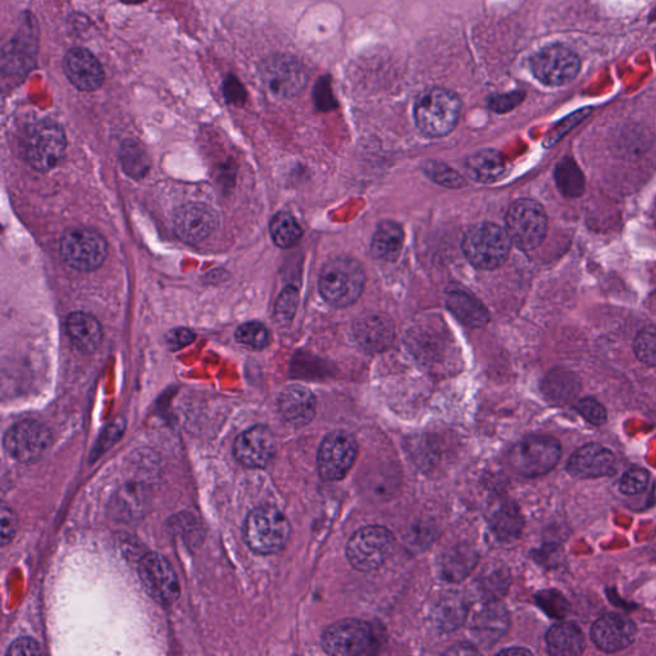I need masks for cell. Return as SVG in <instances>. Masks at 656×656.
<instances>
[{"mask_svg":"<svg viewBox=\"0 0 656 656\" xmlns=\"http://www.w3.org/2000/svg\"><path fill=\"white\" fill-rule=\"evenodd\" d=\"M462 101L445 88H431L416 99L415 118L419 132L428 138L449 135L459 122Z\"/></svg>","mask_w":656,"mask_h":656,"instance_id":"obj_1","label":"cell"},{"mask_svg":"<svg viewBox=\"0 0 656 656\" xmlns=\"http://www.w3.org/2000/svg\"><path fill=\"white\" fill-rule=\"evenodd\" d=\"M366 275L357 260L336 257L328 260L319 276V291L328 304L336 308L351 306L365 289Z\"/></svg>","mask_w":656,"mask_h":656,"instance_id":"obj_2","label":"cell"},{"mask_svg":"<svg viewBox=\"0 0 656 656\" xmlns=\"http://www.w3.org/2000/svg\"><path fill=\"white\" fill-rule=\"evenodd\" d=\"M290 534L288 518L275 506L254 509L245 521V543L257 554H278L288 543Z\"/></svg>","mask_w":656,"mask_h":656,"instance_id":"obj_3","label":"cell"},{"mask_svg":"<svg viewBox=\"0 0 656 656\" xmlns=\"http://www.w3.org/2000/svg\"><path fill=\"white\" fill-rule=\"evenodd\" d=\"M463 251L469 262L480 269H496L511 253L512 240L506 230L495 223L482 222L465 232Z\"/></svg>","mask_w":656,"mask_h":656,"instance_id":"obj_4","label":"cell"},{"mask_svg":"<svg viewBox=\"0 0 656 656\" xmlns=\"http://www.w3.org/2000/svg\"><path fill=\"white\" fill-rule=\"evenodd\" d=\"M562 458V446L554 437L531 435L522 438L509 452L513 472L524 477H539L549 474Z\"/></svg>","mask_w":656,"mask_h":656,"instance_id":"obj_5","label":"cell"},{"mask_svg":"<svg viewBox=\"0 0 656 656\" xmlns=\"http://www.w3.org/2000/svg\"><path fill=\"white\" fill-rule=\"evenodd\" d=\"M67 138L64 130L51 120L31 126L24 140V153L36 171L53 170L66 154Z\"/></svg>","mask_w":656,"mask_h":656,"instance_id":"obj_6","label":"cell"},{"mask_svg":"<svg viewBox=\"0 0 656 656\" xmlns=\"http://www.w3.org/2000/svg\"><path fill=\"white\" fill-rule=\"evenodd\" d=\"M59 251L71 269L93 272L107 259L108 244L95 230L74 227L62 235Z\"/></svg>","mask_w":656,"mask_h":656,"instance_id":"obj_7","label":"cell"},{"mask_svg":"<svg viewBox=\"0 0 656 656\" xmlns=\"http://www.w3.org/2000/svg\"><path fill=\"white\" fill-rule=\"evenodd\" d=\"M258 73L270 94L282 99L299 95L309 79L307 68L299 59L281 53L264 58L258 66Z\"/></svg>","mask_w":656,"mask_h":656,"instance_id":"obj_8","label":"cell"},{"mask_svg":"<svg viewBox=\"0 0 656 656\" xmlns=\"http://www.w3.org/2000/svg\"><path fill=\"white\" fill-rule=\"evenodd\" d=\"M395 547L394 534L382 525H367L351 537L347 547L350 564L359 572H372L387 562Z\"/></svg>","mask_w":656,"mask_h":656,"instance_id":"obj_9","label":"cell"},{"mask_svg":"<svg viewBox=\"0 0 656 656\" xmlns=\"http://www.w3.org/2000/svg\"><path fill=\"white\" fill-rule=\"evenodd\" d=\"M506 232L513 244L522 250L540 247L547 232V216L543 205L531 199H521L509 208Z\"/></svg>","mask_w":656,"mask_h":656,"instance_id":"obj_10","label":"cell"},{"mask_svg":"<svg viewBox=\"0 0 656 656\" xmlns=\"http://www.w3.org/2000/svg\"><path fill=\"white\" fill-rule=\"evenodd\" d=\"M530 66L534 76L543 85L562 86L576 79L581 61L567 46L550 45L531 58Z\"/></svg>","mask_w":656,"mask_h":656,"instance_id":"obj_11","label":"cell"},{"mask_svg":"<svg viewBox=\"0 0 656 656\" xmlns=\"http://www.w3.org/2000/svg\"><path fill=\"white\" fill-rule=\"evenodd\" d=\"M357 445L356 438L345 431H334L322 441L318 450L319 475L322 480H343L356 462Z\"/></svg>","mask_w":656,"mask_h":656,"instance_id":"obj_12","label":"cell"},{"mask_svg":"<svg viewBox=\"0 0 656 656\" xmlns=\"http://www.w3.org/2000/svg\"><path fill=\"white\" fill-rule=\"evenodd\" d=\"M373 631L366 622L343 620L331 624L322 636V648L328 655H363L372 648Z\"/></svg>","mask_w":656,"mask_h":656,"instance_id":"obj_13","label":"cell"},{"mask_svg":"<svg viewBox=\"0 0 656 656\" xmlns=\"http://www.w3.org/2000/svg\"><path fill=\"white\" fill-rule=\"evenodd\" d=\"M52 444L51 431L43 423L26 419L5 435V449L15 462H35Z\"/></svg>","mask_w":656,"mask_h":656,"instance_id":"obj_14","label":"cell"},{"mask_svg":"<svg viewBox=\"0 0 656 656\" xmlns=\"http://www.w3.org/2000/svg\"><path fill=\"white\" fill-rule=\"evenodd\" d=\"M139 576L146 592L160 604L171 605L179 599V578L164 556L157 553L142 556L139 564Z\"/></svg>","mask_w":656,"mask_h":656,"instance_id":"obj_15","label":"cell"},{"mask_svg":"<svg viewBox=\"0 0 656 656\" xmlns=\"http://www.w3.org/2000/svg\"><path fill=\"white\" fill-rule=\"evenodd\" d=\"M37 53V27L33 17L24 21L14 39L3 48V74L23 79L34 68Z\"/></svg>","mask_w":656,"mask_h":656,"instance_id":"obj_16","label":"cell"},{"mask_svg":"<svg viewBox=\"0 0 656 656\" xmlns=\"http://www.w3.org/2000/svg\"><path fill=\"white\" fill-rule=\"evenodd\" d=\"M219 225V214L204 203L183 204L173 216L177 236L189 244L207 240L217 231Z\"/></svg>","mask_w":656,"mask_h":656,"instance_id":"obj_17","label":"cell"},{"mask_svg":"<svg viewBox=\"0 0 656 656\" xmlns=\"http://www.w3.org/2000/svg\"><path fill=\"white\" fill-rule=\"evenodd\" d=\"M62 66L71 85L80 92H96L104 83L105 73L101 62L88 49L81 46L68 49Z\"/></svg>","mask_w":656,"mask_h":656,"instance_id":"obj_18","label":"cell"},{"mask_svg":"<svg viewBox=\"0 0 656 656\" xmlns=\"http://www.w3.org/2000/svg\"><path fill=\"white\" fill-rule=\"evenodd\" d=\"M236 459L249 468H264L276 454V440L272 431L256 426L242 432L234 445Z\"/></svg>","mask_w":656,"mask_h":656,"instance_id":"obj_19","label":"cell"},{"mask_svg":"<svg viewBox=\"0 0 656 656\" xmlns=\"http://www.w3.org/2000/svg\"><path fill=\"white\" fill-rule=\"evenodd\" d=\"M637 627L630 618L621 614H606L591 628V640L602 651L618 652L632 645Z\"/></svg>","mask_w":656,"mask_h":656,"instance_id":"obj_20","label":"cell"},{"mask_svg":"<svg viewBox=\"0 0 656 656\" xmlns=\"http://www.w3.org/2000/svg\"><path fill=\"white\" fill-rule=\"evenodd\" d=\"M615 456L599 444H589L578 449L569 459L567 469L578 480L604 477L614 469Z\"/></svg>","mask_w":656,"mask_h":656,"instance_id":"obj_21","label":"cell"},{"mask_svg":"<svg viewBox=\"0 0 656 656\" xmlns=\"http://www.w3.org/2000/svg\"><path fill=\"white\" fill-rule=\"evenodd\" d=\"M354 335L363 349L378 353L387 350L393 343L395 328L385 314L371 313L354 323Z\"/></svg>","mask_w":656,"mask_h":656,"instance_id":"obj_22","label":"cell"},{"mask_svg":"<svg viewBox=\"0 0 656 656\" xmlns=\"http://www.w3.org/2000/svg\"><path fill=\"white\" fill-rule=\"evenodd\" d=\"M279 408L286 422L303 427L316 416V399L307 387L291 385L279 395Z\"/></svg>","mask_w":656,"mask_h":656,"instance_id":"obj_23","label":"cell"},{"mask_svg":"<svg viewBox=\"0 0 656 656\" xmlns=\"http://www.w3.org/2000/svg\"><path fill=\"white\" fill-rule=\"evenodd\" d=\"M66 331L74 347L83 353H93L102 343L101 323L92 314L71 313L66 321Z\"/></svg>","mask_w":656,"mask_h":656,"instance_id":"obj_24","label":"cell"},{"mask_svg":"<svg viewBox=\"0 0 656 656\" xmlns=\"http://www.w3.org/2000/svg\"><path fill=\"white\" fill-rule=\"evenodd\" d=\"M446 307L450 312L468 328H477L486 325L490 317L486 308L471 292L455 288L447 291Z\"/></svg>","mask_w":656,"mask_h":656,"instance_id":"obj_25","label":"cell"},{"mask_svg":"<svg viewBox=\"0 0 656 656\" xmlns=\"http://www.w3.org/2000/svg\"><path fill=\"white\" fill-rule=\"evenodd\" d=\"M547 651L554 656H580L583 654L586 641L581 628L574 623H558L546 634Z\"/></svg>","mask_w":656,"mask_h":656,"instance_id":"obj_26","label":"cell"},{"mask_svg":"<svg viewBox=\"0 0 656 656\" xmlns=\"http://www.w3.org/2000/svg\"><path fill=\"white\" fill-rule=\"evenodd\" d=\"M404 245V231L400 225L393 220L379 223L373 235L371 250L377 259L395 262L399 258Z\"/></svg>","mask_w":656,"mask_h":656,"instance_id":"obj_27","label":"cell"},{"mask_svg":"<svg viewBox=\"0 0 656 656\" xmlns=\"http://www.w3.org/2000/svg\"><path fill=\"white\" fill-rule=\"evenodd\" d=\"M465 167L468 175L482 183L496 181L505 172V163L502 154L493 149H485L472 155L468 158Z\"/></svg>","mask_w":656,"mask_h":656,"instance_id":"obj_28","label":"cell"},{"mask_svg":"<svg viewBox=\"0 0 656 656\" xmlns=\"http://www.w3.org/2000/svg\"><path fill=\"white\" fill-rule=\"evenodd\" d=\"M490 525L497 539L513 541L518 539L524 530V521L514 503L504 502L491 513Z\"/></svg>","mask_w":656,"mask_h":656,"instance_id":"obj_29","label":"cell"},{"mask_svg":"<svg viewBox=\"0 0 656 656\" xmlns=\"http://www.w3.org/2000/svg\"><path fill=\"white\" fill-rule=\"evenodd\" d=\"M509 628V614L503 605H487L475 622V630L485 642H495Z\"/></svg>","mask_w":656,"mask_h":656,"instance_id":"obj_30","label":"cell"},{"mask_svg":"<svg viewBox=\"0 0 656 656\" xmlns=\"http://www.w3.org/2000/svg\"><path fill=\"white\" fill-rule=\"evenodd\" d=\"M468 612L465 600L459 593H447L436 605L435 620L443 631H454L462 626Z\"/></svg>","mask_w":656,"mask_h":656,"instance_id":"obj_31","label":"cell"},{"mask_svg":"<svg viewBox=\"0 0 656 656\" xmlns=\"http://www.w3.org/2000/svg\"><path fill=\"white\" fill-rule=\"evenodd\" d=\"M270 238L279 248L289 249L297 245L303 236V230L298 220L288 211H279L270 220Z\"/></svg>","mask_w":656,"mask_h":656,"instance_id":"obj_32","label":"cell"},{"mask_svg":"<svg viewBox=\"0 0 656 656\" xmlns=\"http://www.w3.org/2000/svg\"><path fill=\"white\" fill-rule=\"evenodd\" d=\"M555 182L559 191L567 198H578L584 191V177L576 162L565 158L556 166Z\"/></svg>","mask_w":656,"mask_h":656,"instance_id":"obj_33","label":"cell"},{"mask_svg":"<svg viewBox=\"0 0 656 656\" xmlns=\"http://www.w3.org/2000/svg\"><path fill=\"white\" fill-rule=\"evenodd\" d=\"M477 563V555L468 546L454 547L447 553L443 564V573L446 580L460 581L468 576Z\"/></svg>","mask_w":656,"mask_h":656,"instance_id":"obj_34","label":"cell"},{"mask_svg":"<svg viewBox=\"0 0 656 656\" xmlns=\"http://www.w3.org/2000/svg\"><path fill=\"white\" fill-rule=\"evenodd\" d=\"M545 393L550 399L558 403H568L580 393V381L573 373L553 372L547 376Z\"/></svg>","mask_w":656,"mask_h":656,"instance_id":"obj_35","label":"cell"},{"mask_svg":"<svg viewBox=\"0 0 656 656\" xmlns=\"http://www.w3.org/2000/svg\"><path fill=\"white\" fill-rule=\"evenodd\" d=\"M121 163L127 175L142 179L149 170V161L144 149L138 142L129 140L121 149Z\"/></svg>","mask_w":656,"mask_h":656,"instance_id":"obj_36","label":"cell"},{"mask_svg":"<svg viewBox=\"0 0 656 656\" xmlns=\"http://www.w3.org/2000/svg\"><path fill=\"white\" fill-rule=\"evenodd\" d=\"M236 341L251 349H264L269 344V332L260 322H248L236 329Z\"/></svg>","mask_w":656,"mask_h":656,"instance_id":"obj_37","label":"cell"},{"mask_svg":"<svg viewBox=\"0 0 656 656\" xmlns=\"http://www.w3.org/2000/svg\"><path fill=\"white\" fill-rule=\"evenodd\" d=\"M299 306V292L292 286H288L279 294L275 306V319L279 325L286 326L291 323Z\"/></svg>","mask_w":656,"mask_h":656,"instance_id":"obj_38","label":"cell"},{"mask_svg":"<svg viewBox=\"0 0 656 656\" xmlns=\"http://www.w3.org/2000/svg\"><path fill=\"white\" fill-rule=\"evenodd\" d=\"M633 348L642 363L656 366V326L642 329L634 340Z\"/></svg>","mask_w":656,"mask_h":656,"instance_id":"obj_39","label":"cell"},{"mask_svg":"<svg viewBox=\"0 0 656 656\" xmlns=\"http://www.w3.org/2000/svg\"><path fill=\"white\" fill-rule=\"evenodd\" d=\"M426 173L432 179V181L445 186V188L458 189L465 185V179L458 172L443 163L431 162L426 166Z\"/></svg>","mask_w":656,"mask_h":656,"instance_id":"obj_40","label":"cell"},{"mask_svg":"<svg viewBox=\"0 0 656 656\" xmlns=\"http://www.w3.org/2000/svg\"><path fill=\"white\" fill-rule=\"evenodd\" d=\"M537 604L545 611L550 617L563 618L565 617L569 611L567 600L563 598L562 593L556 591H543L536 596Z\"/></svg>","mask_w":656,"mask_h":656,"instance_id":"obj_41","label":"cell"},{"mask_svg":"<svg viewBox=\"0 0 656 656\" xmlns=\"http://www.w3.org/2000/svg\"><path fill=\"white\" fill-rule=\"evenodd\" d=\"M649 480V471L643 468H632L622 477L620 489L626 495H636L646 489Z\"/></svg>","mask_w":656,"mask_h":656,"instance_id":"obj_42","label":"cell"},{"mask_svg":"<svg viewBox=\"0 0 656 656\" xmlns=\"http://www.w3.org/2000/svg\"><path fill=\"white\" fill-rule=\"evenodd\" d=\"M576 410L586 421L595 426L604 425L606 419H608L604 406L599 401L591 399V397L578 401Z\"/></svg>","mask_w":656,"mask_h":656,"instance_id":"obj_43","label":"cell"},{"mask_svg":"<svg viewBox=\"0 0 656 656\" xmlns=\"http://www.w3.org/2000/svg\"><path fill=\"white\" fill-rule=\"evenodd\" d=\"M223 96L229 104H234L236 107H242L247 102V89L244 88L240 80L235 74H229L223 83Z\"/></svg>","mask_w":656,"mask_h":656,"instance_id":"obj_44","label":"cell"},{"mask_svg":"<svg viewBox=\"0 0 656 656\" xmlns=\"http://www.w3.org/2000/svg\"><path fill=\"white\" fill-rule=\"evenodd\" d=\"M0 522H2V534L0 541L3 546H7L14 541L15 534L18 530V521L15 512L8 506L3 505L2 513H0Z\"/></svg>","mask_w":656,"mask_h":656,"instance_id":"obj_45","label":"cell"},{"mask_svg":"<svg viewBox=\"0 0 656 656\" xmlns=\"http://www.w3.org/2000/svg\"><path fill=\"white\" fill-rule=\"evenodd\" d=\"M197 335L191 329L179 328L171 329L166 335V343L171 350H180L188 345L194 343Z\"/></svg>","mask_w":656,"mask_h":656,"instance_id":"obj_46","label":"cell"},{"mask_svg":"<svg viewBox=\"0 0 656 656\" xmlns=\"http://www.w3.org/2000/svg\"><path fill=\"white\" fill-rule=\"evenodd\" d=\"M524 98V94L521 92L512 93V94L505 95H495L490 99V108L497 113H505V112L512 111L513 108L517 107L522 99Z\"/></svg>","mask_w":656,"mask_h":656,"instance_id":"obj_47","label":"cell"},{"mask_svg":"<svg viewBox=\"0 0 656 656\" xmlns=\"http://www.w3.org/2000/svg\"><path fill=\"white\" fill-rule=\"evenodd\" d=\"M40 652H42V649H40V645L35 640L30 639V637H24V639L15 640V641L9 646L7 655H39Z\"/></svg>","mask_w":656,"mask_h":656,"instance_id":"obj_48","label":"cell"},{"mask_svg":"<svg viewBox=\"0 0 656 656\" xmlns=\"http://www.w3.org/2000/svg\"><path fill=\"white\" fill-rule=\"evenodd\" d=\"M316 104L319 110L328 111L334 108V98H332L329 83L319 80L316 88Z\"/></svg>","mask_w":656,"mask_h":656,"instance_id":"obj_49","label":"cell"},{"mask_svg":"<svg viewBox=\"0 0 656 656\" xmlns=\"http://www.w3.org/2000/svg\"><path fill=\"white\" fill-rule=\"evenodd\" d=\"M587 112H578V113L574 114V116L569 117L567 121H565V123H563L559 129L561 130H555V132L553 133L552 142H555L556 140H559L562 138L563 135H565L569 132V130L572 129V127L576 126L578 122H580L581 120H583V117L586 116Z\"/></svg>","mask_w":656,"mask_h":656,"instance_id":"obj_50","label":"cell"},{"mask_svg":"<svg viewBox=\"0 0 656 656\" xmlns=\"http://www.w3.org/2000/svg\"><path fill=\"white\" fill-rule=\"evenodd\" d=\"M446 654H478V651L474 648V646L465 645H465H455L453 649L447 650Z\"/></svg>","mask_w":656,"mask_h":656,"instance_id":"obj_51","label":"cell"},{"mask_svg":"<svg viewBox=\"0 0 656 656\" xmlns=\"http://www.w3.org/2000/svg\"><path fill=\"white\" fill-rule=\"evenodd\" d=\"M533 652L530 651V650L524 649V648H514V649H508V650H503V651H500V655H531Z\"/></svg>","mask_w":656,"mask_h":656,"instance_id":"obj_52","label":"cell"},{"mask_svg":"<svg viewBox=\"0 0 656 656\" xmlns=\"http://www.w3.org/2000/svg\"><path fill=\"white\" fill-rule=\"evenodd\" d=\"M120 2L126 5H139L145 3L146 0H120Z\"/></svg>","mask_w":656,"mask_h":656,"instance_id":"obj_53","label":"cell"}]
</instances>
